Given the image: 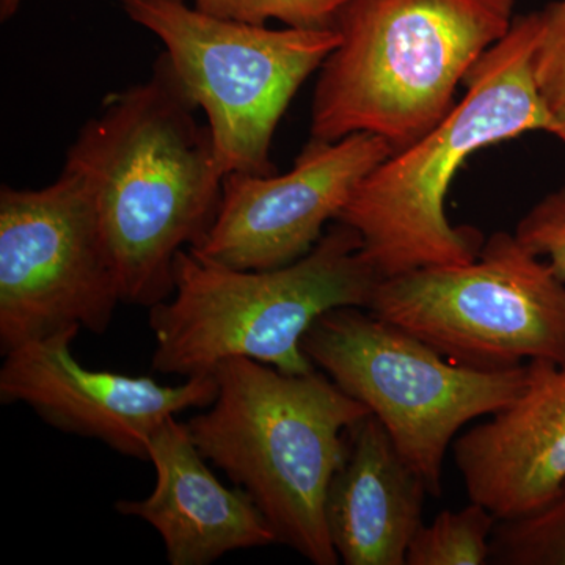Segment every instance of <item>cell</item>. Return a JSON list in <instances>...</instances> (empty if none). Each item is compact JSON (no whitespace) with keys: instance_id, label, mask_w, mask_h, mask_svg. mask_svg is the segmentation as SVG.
<instances>
[{"instance_id":"9c48e42d","label":"cell","mask_w":565,"mask_h":565,"mask_svg":"<svg viewBox=\"0 0 565 565\" xmlns=\"http://www.w3.org/2000/svg\"><path fill=\"white\" fill-rule=\"evenodd\" d=\"M122 303L98 207L63 169L41 189H0V351L63 330L102 334Z\"/></svg>"},{"instance_id":"30bf717a","label":"cell","mask_w":565,"mask_h":565,"mask_svg":"<svg viewBox=\"0 0 565 565\" xmlns=\"http://www.w3.org/2000/svg\"><path fill=\"white\" fill-rule=\"evenodd\" d=\"M392 145L370 132L311 139L285 174L228 173L217 214L189 250L241 270H273L308 255Z\"/></svg>"},{"instance_id":"52a82bcc","label":"cell","mask_w":565,"mask_h":565,"mask_svg":"<svg viewBox=\"0 0 565 565\" xmlns=\"http://www.w3.org/2000/svg\"><path fill=\"white\" fill-rule=\"evenodd\" d=\"M363 310L334 308L316 319L302 340L305 355L382 423L438 498L449 446L468 423L519 396L527 363L503 371L462 366Z\"/></svg>"},{"instance_id":"e0dca14e","label":"cell","mask_w":565,"mask_h":565,"mask_svg":"<svg viewBox=\"0 0 565 565\" xmlns=\"http://www.w3.org/2000/svg\"><path fill=\"white\" fill-rule=\"evenodd\" d=\"M345 0H195V9L211 17L288 28L334 29Z\"/></svg>"},{"instance_id":"6da1fadb","label":"cell","mask_w":565,"mask_h":565,"mask_svg":"<svg viewBox=\"0 0 565 565\" xmlns=\"http://www.w3.org/2000/svg\"><path fill=\"white\" fill-rule=\"evenodd\" d=\"M199 111L162 52L150 79L110 95L66 154L63 169L95 199L122 303L169 299L178 255L217 214L225 172Z\"/></svg>"},{"instance_id":"8992f818","label":"cell","mask_w":565,"mask_h":565,"mask_svg":"<svg viewBox=\"0 0 565 565\" xmlns=\"http://www.w3.org/2000/svg\"><path fill=\"white\" fill-rule=\"evenodd\" d=\"M154 33L174 76L206 117L223 172L277 173L273 141L303 82L340 44L337 29H269L223 20L188 0H120Z\"/></svg>"},{"instance_id":"9a60e30c","label":"cell","mask_w":565,"mask_h":565,"mask_svg":"<svg viewBox=\"0 0 565 565\" xmlns=\"http://www.w3.org/2000/svg\"><path fill=\"white\" fill-rule=\"evenodd\" d=\"M497 516L470 501L460 511L440 512L416 531L408 545L407 565H484L490 563V542Z\"/></svg>"},{"instance_id":"2e32d148","label":"cell","mask_w":565,"mask_h":565,"mask_svg":"<svg viewBox=\"0 0 565 565\" xmlns=\"http://www.w3.org/2000/svg\"><path fill=\"white\" fill-rule=\"evenodd\" d=\"M489 564L565 565V486L541 511L497 523Z\"/></svg>"},{"instance_id":"4fadbf2b","label":"cell","mask_w":565,"mask_h":565,"mask_svg":"<svg viewBox=\"0 0 565 565\" xmlns=\"http://www.w3.org/2000/svg\"><path fill=\"white\" fill-rule=\"evenodd\" d=\"M148 460L156 470L150 497L115 508L158 531L170 564L207 565L237 550L278 544L250 494L228 489L212 473L188 423L167 419L152 435Z\"/></svg>"},{"instance_id":"5bb4252c","label":"cell","mask_w":565,"mask_h":565,"mask_svg":"<svg viewBox=\"0 0 565 565\" xmlns=\"http://www.w3.org/2000/svg\"><path fill=\"white\" fill-rule=\"evenodd\" d=\"M426 494L416 473L374 415L352 427L343 462L326 497L330 541L345 565H405L423 525Z\"/></svg>"},{"instance_id":"ffe728a7","label":"cell","mask_w":565,"mask_h":565,"mask_svg":"<svg viewBox=\"0 0 565 565\" xmlns=\"http://www.w3.org/2000/svg\"><path fill=\"white\" fill-rule=\"evenodd\" d=\"M22 0H0V20L9 21L20 10Z\"/></svg>"},{"instance_id":"8fae6325","label":"cell","mask_w":565,"mask_h":565,"mask_svg":"<svg viewBox=\"0 0 565 565\" xmlns=\"http://www.w3.org/2000/svg\"><path fill=\"white\" fill-rule=\"evenodd\" d=\"M79 332L63 330L7 352L0 367L2 404L29 405L55 429L148 460L152 435L167 419L189 408H207L217 396L214 374L172 386L151 377L88 370L73 355Z\"/></svg>"},{"instance_id":"277c9868","label":"cell","mask_w":565,"mask_h":565,"mask_svg":"<svg viewBox=\"0 0 565 565\" xmlns=\"http://www.w3.org/2000/svg\"><path fill=\"white\" fill-rule=\"evenodd\" d=\"M217 396L189 419L207 462L250 494L285 544L316 565H337L326 497L348 435L371 412L321 370L286 374L250 359L214 370Z\"/></svg>"},{"instance_id":"7c38bea8","label":"cell","mask_w":565,"mask_h":565,"mask_svg":"<svg viewBox=\"0 0 565 565\" xmlns=\"http://www.w3.org/2000/svg\"><path fill=\"white\" fill-rule=\"evenodd\" d=\"M468 498L498 522L552 503L565 486V364L527 362L514 401L452 444Z\"/></svg>"},{"instance_id":"7a4b0ae2","label":"cell","mask_w":565,"mask_h":565,"mask_svg":"<svg viewBox=\"0 0 565 565\" xmlns=\"http://www.w3.org/2000/svg\"><path fill=\"white\" fill-rule=\"evenodd\" d=\"M539 32V11L515 17L508 35L468 71L462 102L422 139L379 163L338 215L334 222L360 234L364 258L382 278L478 258L486 237L471 226H452L445 212L457 170L473 152L530 131L565 143L534 81Z\"/></svg>"},{"instance_id":"3957f363","label":"cell","mask_w":565,"mask_h":565,"mask_svg":"<svg viewBox=\"0 0 565 565\" xmlns=\"http://www.w3.org/2000/svg\"><path fill=\"white\" fill-rule=\"evenodd\" d=\"M515 0H345L319 68L311 139L370 132L403 151L456 106L468 71L514 24Z\"/></svg>"},{"instance_id":"5b68a950","label":"cell","mask_w":565,"mask_h":565,"mask_svg":"<svg viewBox=\"0 0 565 565\" xmlns=\"http://www.w3.org/2000/svg\"><path fill=\"white\" fill-rule=\"evenodd\" d=\"M381 280L360 234L341 222L299 262L273 270L233 269L182 250L172 296L148 308L152 367L189 379L250 359L286 374L310 373L305 333L334 308L367 310Z\"/></svg>"},{"instance_id":"d6986e66","label":"cell","mask_w":565,"mask_h":565,"mask_svg":"<svg viewBox=\"0 0 565 565\" xmlns=\"http://www.w3.org/2000/svg\"><path fill=\"white\" fill-rule=\"evenodd\" d=\"M515 236L539 258L546 256L553 273L565 282V188L535 204L516 225Z\"/></svg>"},{"instance_id":"ac0fdd59","label":"cell","mask_w":565,"mask_h":565,"mask_svg":"<svg viewBox=\"0 0 565 565\" xmlns=\"http://www.w3.org/2000/svg\"><path fill=\"white\" fill-rule=\"evenodd\" d=\"M541 32L533 52V74L546 109L565 132V0L539 11Z\"/></svg>"},{"instance_id":"ba28073f","label":"cell","mask_w":565,"mask_h":565,"mask_svg":"<svg viewBox=\"0 0 565 565\" xmlns=\"http://www.w3.org/2000/svg\"><path fill=\"white\" fill-rule=\"evenodd\" d=\"M367 311L473 370L565 364V282L515 234L493 233L463 266L382 278Z\"/></svg>"}]
</instances>
